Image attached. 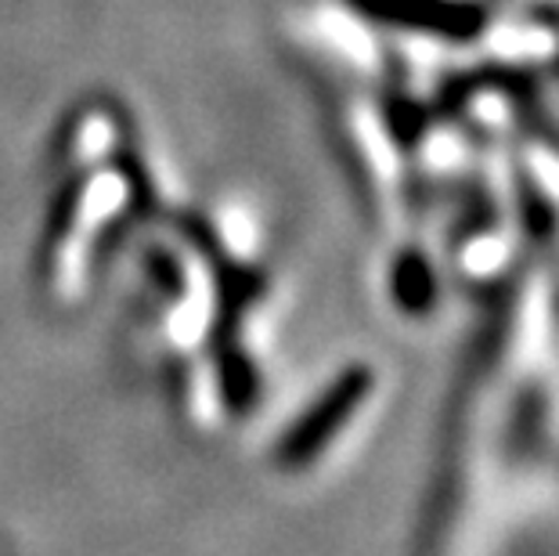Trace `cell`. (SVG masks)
Instances as JSON below:
<instances>
[{"mask_svg": "<svg viewBox=\"0 0 559 556\" xmlns=\"http://www.w3.org/2000/svg\"><path fill=\"white\" fill-rule=\"evenodd\" d=\"M354 383H340L336 390H329V398H321V405L314 409V416H307L300 427H293L289 437L282 441V452L278 459L285 466H296V463H307L321 445H325V437L332 434V427H340L343 423V412L350 409L354 401Z\"/></svg>", "mask_w": 559, "mask_h": 556, "instance_id": "obj_1", "label": "cell"}]
</instances>
